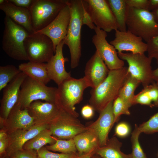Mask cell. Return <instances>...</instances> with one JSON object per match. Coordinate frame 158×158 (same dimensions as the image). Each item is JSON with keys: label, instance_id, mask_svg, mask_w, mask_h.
<instances>
[{"label": "cell", "instance_id": "obj_19", "mask_svg": "<svg viewBox=\"0 0 158 158\" xmlns=\"http://www.w3.org/2000/svg\"><path fill=\"white\" fill-rule=\"evenodd\" d=\"M64 40L56 47L55 54L47 63L49 76L58 86L65 80L71 77L70 72L65 69V63L68 61L67 57H64L63 52Z\"/></svg>", "mask_w": 158, "mask_h": 158}, {"label": "cell", "instance_id": "obj_33", "mask_svg": "<svg viewBox=\"0 0 158 158\" xmlns=\"http://www.w3.org/2000/svg\"><path fill=\"white\" fill-rule=\"evenodd\" d=\"M138 128L141 133L147 134L158 133V112L140 125Z\"/></svg>", "mask_w": 158, "mask_h": 158}, {"label": "cell", "instance_id": "obj_28", "mask_svg": "<svg viewBox=\"0 0 158 158\" xmlns=\"http://www.w3.org/2000/svg\"><path fill=\"white\" fill-rule=\"evenodd\" d=\"M140 84L139 81L130 74L120 90L118 97L129 108L133 105L135 91Z\"/></svg>", "mask_w": 158, "mask_h": 158}, {"label": "cell", "instance_id": "obj_14", "mask_svg": "<svg viewBox=\"0 0 158 158\" xmlns=\"http://www.w3.org/2000/svg\"><path fill=\"white\" fill-rule=\"evenodd\" d=\"M113 102H111L99 112V116L95 121L86 126L87 130L92 132L97 138L99 147L106 144L109 140V133L114 123Z\"/></svg>", "mask_w": 158, "mask_h": 158}, {"label": "cell", "instance_id": "obj_2", "mask_svg": "<svg viewBox=\"0 0 158 158\" xmlns=\"http://www.w3.org/2000/svg\"><path fill=\"white\" fill-rule=\"evenodd\" d=\"M67 3L70 8L71 18L64 43L69 50L71 67L74 68L78 66L81 56L83 2V0H68Z\"/></svg>", "mask_w": 158, "mask_h": 158}, {"label": "cell", "instance_id": "obj_53", "mask_svg": "<svg viewBox=\"0 0 158 158\" xmlns=\"http://www.w3.org/2000/svg\"></svg>", "mask_w": 158, "mask_h": 158}, {"label": "cell", "instance_id": "obj_7", "mask_svg": "<svg viewBox=\"0 0 158 158\" xmlns=\"http://www.w3.org/2000/svg\"><path fill=\"white\" fill-rule=\"evenodd\" d=\"M67 2V0H34L29 9L35 32L49 24Z\"/></svg>", "mask_w": 158, "mask_h": 158}, {"label": "cell", "instance_id": "obj_39", "mask_svg": "<svg viewBox=\"0 0 158 158\" xmlns=\"http://www.w3.org/2000/svg\"><path fill=\"white\" fill-rule=\"evenodd\" d=\"M7 157L9 158H38L37 152L23 149L13 152Z\"/></svg>", "mask_w": 158, "mask_h": 158}, {"label": "cell", "instance_id": "obj_5", "mask_svg": "<svg viewBox=\"0 0 158 158\" xmlns=\"http://www.w3.org/2000/svg\"><path fill=\"white\" fill-rule=\"evenodd\" d=\"M89 86L85 78L72 77L66 80L58 86L56 103L60 108L77 117L75 105L82 100L84 90Z\"/></svg>", "mask_w": 158, "mask_h": 158}, {"label": "cell", "instance_id": "obj_8", "mask_svg": "<svg viewBox=\"0 0 158 158\" xmlns=\"http://www.w3.org/2000/svg\"><path fill=\"white\" fill-rule=\"evenodd\" d=\"M24 44L28 60L31 62L47 63L55 52L52 40L43 34L29 33Z\"/></svg>", "mask_w": 158, "mask_h": 158}, {"label": "cell", "instance_id": "obj_17", "mask_svg": "<svg viewBox=\"0 0 158 158\" xmlns=\"http://www.w3.org/2000/svg\"><path fill=\"white\" fill-rule=\"evenodd\" d=\"M35 125H49L58 116L61 109L56 103L37 100L27 108Z\"/></svg>", "mask_w": 158, "mask_h": 158}, {"label": "cell", "instance_id": "obj_25", "mask_svg": "<svg viewBox=\"0 0 158 158\" xmlns=\"http://www.w3.org/2000/svg\"><path fill=\"white\" fill-rule=\"evenodd\" d=\"M122 143L116 137L109 139L103 146L98 147L96 152L102 158H133L131 154H126L121 150Z\"/></svg>", "mask_w": 158, "mask_h": 158}, {"label": "cell", "instance_id": "obj_23", "mask_svg": "<svg viewBox=\"0 0 158 158\" xmlns=\"http://www.w3.org/2000/svg\"><path fill=\"white\" fill-rule=\"evenodd\" d=\"M18 68L27 75L46 85L51 80L48 72L47 63L29 61L20 64Z\"/></svg>", "mask_w": 158, "mask_h": 158}, {"label": "cell", "instance_id": "obj_15", "mask_svg": "<svg viewBox=\"0 0 158 158\" xmlns=\"http://www.w3.org/2000/svg\"><path fill=\"white\" fill-rule=\"evenodd\" d=\"M142 39L129 31L115 30V37L110 43L118 53L123 51H130L133 54H143L147 51V44Z\"/></svg>", "mask_w": 158, "mask_h": 158}, {"label": "cell", "instance_id": "obj_3", "mask_svg": "<svg viewBox=\"0 0 158 158\" xmlns=\"http://www.w3.org/2000/svg\"><path fill=\"white\" fill-rule=\"evenodd\" d=\"M4 24L2 42L3 51L9 56L15 60H28L24 42L30 33L6 16Z\"/></svg>", "mask_w": 158, "mask_h": 158}, {"label": "cell", "instance_id": "obj_26", "mask_svg": "<svg viewBox=\"0 0 158 158\" xmlns=\"http://www.w3.org/2000/svg\"><path fill=\"white\" fill-rule=\"evenodd\" d=\"M56 138L51 135L49 129L44 130L24 145L23 149L37 152L42 147L56 142Z\"/></svg>", "mask_w": 158, "mask_h": 158}, {"label": "cell", "instance_id": "obj_21", "mask_svg": "<svg viewBox=\"0 0 158 158\" xmlns=\"http://www.w3.org/2000/svg\"><path fill=\"white\" fill-rule=\"evenodd\" d=\"M35 125L34 119L27 109H22L15 105L7 119L4 120L3 129L8 133L19 129L29 128Z\"/></svg>", "mask_w": 158, "mask_h": 158}, {"label": "cell", "instance_id": "obj_6", "mask_svg": "<svg viewBox=\"0 0 158 158\" xmlns=\"http://www.w3.org/2000/svg\"><path fill=\"white\" fill-rule=\"evenodd\" d=\"M57 90V87H48L27 76L21 85L15 105L23 109L37 100L56 103Z\"/></svg>", "mask_w": 158, "mask_h": 158}, {"label": "cell", "instance_id": "obj_49", "mask_svg": "<svg viewBox=\"0 0 158 158\" xmlns=\"http://www.w3.org/2000/svg\"><path fill=\"white\" fill-rule=\"evenodd\" d=\"M5 0H0V5L3 4L5 1Z\"/></svg>", "mask_w": 158, "mask_h": 158}, {"label": "cell", "instance_id": "obj_27", "mask_svg": "<svg viewBox=\"0 0 158 158\" xmlns=\"http://www.w3.org/2000/svg\"><path fill=\"white\" fill-rule=\"evenodd\" d=\"M117 22L118 30L121 31L127 30L126 12L127 6L125 0H107Z\"/></svg>", "mask_w": 158, "mask_h": 158}, {"label": "cell", "instance_id": "obj_31", "mask_svg": "<svg viewBox=\"0 0 158 158\" xmlns=\"http://www.w3.org/2000/svg\"><path fill=\"white\" fill-rule=\"evenodd\" d=\"M142 133L136 124L135 125L134 129L131 133V142L133 158H147L144 152L139 140L140 135Z\"/></svg>", "mask_w": 158, "mask_h": 158}, {"label": "cell", "instance_id": "obj_40", "mask_svg": "<svg viewBox=\"0 0 158 158\" xmlns=\"http://www.w3.org/2000/svg\"><path fill=\"white\" fill-rule=\"evenodd\" d=\"M127 6L136 8L147 10L148 0H125Z\"/></svg>", "mask_w": 158, "mask_h": 158}, {"label": "cell", "instance_id": "obj_52", "mask_svg": "<svg viewBox=\"0 0 158 158\" xmlns=\"http://www.w3.org/2000/svg\"><path fill=\"white\" fill-rule=\"evenodd\" d=\"M157 84H158V82H156Z\"/></svg>", "mask_w": 158, "mask_h": 158}, {"label": "cell", "instance_id": "obj_51", "mask_svg": "<svg viewBox=\"0 0 158 158\" xmlns=\"http://www.w3.org/2000/svg\"><path fill=\"white\" fill-rule=\"evenodd\" d=\"M5 158H9L8 157H5Z\"/></svg>", "mask_w": 158, "mask_h": 158}, {"label": "cell", "instance_id": "obj_24", "mask_svg": "<svg viewBox=\"0 0 158 158\" xmlns=\"http://www.w3.org/2000/svg\"><path fill=\"white\" fill-rule=\"evenodd\" d=\"M73 139L77 150L80 154L92 153L99 147L96 137L88 130L78 134Z\"/></svg>", "mask_w": 158, "mask_h": 158}, {"label": "cell", "instance_id": "obj_43", "mask_svg": "<svg viewBox=\"0 0 158 158\" xmlns=\"http://www.w3.org/2000/svg\"><path fill=\"white\" fill-rule=\"evenodd\" d=\"M8 1L17 6L29 9L34 0H8Z\"/></svg>", "mask_w": 158, "mask_h": 158}, {"label": "cell", "instance_id": "obj_30", "mask_svg": "<svg viewBox=\"0 0 158 158\" xmlns=\"http://www.w3.org/2000/svg\"><path fill=\"white\" fill-rule=\"evenodd\" d=\"M21 71L12 65L0 66V91L15 78Z\"/></svg>", "mask_w": 158, "mask_h": 158}, {"label": "cell", "instance_id": "obj_41", "mask_svg": "<svg viewBox=\"0 0 158 158\" xmlns=\"http://www.w3.org/2000/svg\"><path fill=\"white\" fill-rule=\"evenodd\" d=\"M83 11L82 18L83 25H86L91 29L94 30L96 26L93 23L87 9L84 0H83Z\"/></svg>", "mask_w": 158, "mask_h": 158}, {"label": "cell", "instance_id": "obj_22", "mask_svg": "<svg viewBox=\"0 0 158 158\" xmlns=\"http://www.w3.org/2000/svg\"><path fill=\"white\" fill-rule=\"evenodd\" d=\"M0 9L13 22L24 28L30 33L35 32L29 9L17 6L8 0L0 5Z\"/></svg>", "mask_w": 158, "mask_h": 158}, {"label": "cell", "instance_id": "obj_18", "mask_svg": "<svg viewBox=\"0 0 158 158\" xmlns=\"http://www.w3.org/2000/svg\"><path fill=\"white\" fill-rule=\"evenodd\" d=\"M49 125H35L30 128L17 130L8 133V142L5 157L17 151L23 149L28 141L34 138L40 132L49 129Z\"/></svg>", "mask_w": 158, "mask_h": 158}, {"label": "cell", "instance_id": "obj_35", "mask_svg": "<svg viewBox=\"0 0 158 158\" xmlns=\"http://www.w3.org/2000/svg\"><path fill=\"white\" fill-rule=\"evenodd\" d=\"M146 43L148 56L154 59L158 64V35L151 39Z\"/></svg>", "mask_w": 158, "mask_h": 158}, {"label": "cell", "instance_id": "obj_1", "mask_svg": "<svg viewBox=\"0 0 158 158\" xmlns=\"http://www.w3.org/2000/svg\"><path fill=\"white\" fill-rule=\"evenodd\" d=\"M130 75L126 66L109 70L106 78L90 91V104L99 112L118 97L120 89Z\"/></svg>", "mask_w": 158, "mask_h": 158}, {"label": "cell", "instance_id": "obj_44", "mask_svg": "<svg viewBox=\"0 0 158 158\" xmlns=\"http://www.w3.org/2000/svg\"><path fill=\"white\" fill-rule=\"evenodd\" d=\"M8 142V137L0 140V155L1 157H5Z\"/></svg>", "mask_w": 158, "mask_h": 158}, {"label": "cell", "instance_id": "obj_38", "mask_svg": "<svg viewBox=\"0 0 158 158\" xmlns=\"http://www.w3.org/2000/svg\"><path fill=\"white\" fill-rule=\"evenodd\" d=\"M130 127L127 123L121 122L116 126L115 129V135L120 138H125L130 133Z\"/></svg>", "mask_w": 158, "mask_h": 158}, {"label": "cell", "instance_id": "obj_9", "mask_svg": "<svg viewBox=\"0 0 158 158\" xmlns=\"http://www.w3.org/2000/svg\"><path fill=\"white\" fill-rule=\"evenodd\" d=\"M119 58L127 62L128 71L130 75L142 84L144 87L151 84L154 81L151 66L152 59L144 54L132 53H118Z\"/></svg>", "mask_w": 158, "mask_h": 158}, {"label": "cell", "instance_id": "obj_20", "mask_svg": "<svg viewBox=\"0 0 158 158\" xmlns=\"http://www.w3.org/2000/svg\"><path fill=\"white\" fill-rule=\"evenodd\" d=\"M109 70L96 51L86 63L85 76L89 87L94 88L107 77Z\"/></svg>", "mask_w": 158, "mask_h": 158}, {"label": "cell", "instance_id": "obj_12", "mask_svg": "<svg viewBox=\"0 0 158 158\" xmlns=\"http://www.w3.org/2000/svg\"><path fill=\"white\" fill-rule=\"evenodd\" d=\"M94 30L95 34L92 42L108 69L115 70L124 66V62L119 58L116 49L107 41V32L96 27Z\"/></svg>", "mask_w": 158, "mask_h": 158}, {"label": "cell", "instance_id": "obj_46", "mask_svg": "<svg viewBox=\"0 0 158 158\" xmlns=\"http://www.w3.org/2000/svg\"><path fill=\"white\" fill-rule=\"evenodd\" d=\"M152 77L154 81L158 82V68L152 71Z\"/></svg>", "mask_w": 158, "mask_h": 158}, {"label": "cell", "instance_id": "obj_13", "mask_svg": "<svg viewBox=\"0 0 158 158\" xmlns=\"http://www.w3.org/2000/svg\"><path fill=\"white\" fill-rule=\"evenodd\" d=\"M70 18V8L67 2L49 24L43 29L35 32L43 34L49 37L52 40L56 51L57 45L66 36Z\"/></svg>", "mask_w": 158, "mask_h": 158}, {"label": "cell", "instance_id": "obj_50", "mask_svg": "<svg viewBox=\"0 0 158 158\" xmlns=\"http://www.w3.org/2000/svg\"><path fill=\"white\" fill-rule=\"evenodd\" d=\"M80 157H77V156L75 158H80Z\"/></svg>", "mask_w": 158, "mask_h": 158}, {"label": "cell", "instance_id": "obj_4", "mask_svg": "<svg viewBox=\"0 0 158 158\" xmlns=\"http://www.w3.org/2000/svg\"><path fill=\"white\" fill-rule=\"evenodd\" d=\"M126 15L127 30L146 43L158 35V25L152 12L127 6Z\"/></svg>", "mask_w": 158, "mask_h": 158}, {"label": "cell", "instance_id": "obj_29", "mask_svg": "<svg viewBox=\"0 0 158 158\" xmlns=\"http://www.w3.org/2000/svg\"><path fill=\"white\" fill-rule=\"evenodd\" d=\"M45 146L49 150L63 153L75 154L77 150L73 138L63 140L56 138L55 143Z\"/></svg>", "mask_w": 158, "mask_h": 158}, {"label": "cell", "instance_id": "obj_48", "mask_svg": "<svg viewBox=\"0 0 158 158\" xmlns=\"http://www.w3.org/2000/svg\"><path fill=\"white\" fill-rule=\"evenodd\" d=\"M92 153L81 155L80 158H91Z\"/></svg>", "mask_w": 158, "mask_h": 158}, {"label": "cell", "instance_id": "obj_16", "mask_svg": "<svg viewBox=\"0 0 158 158\" xmlns=\"http://www.w3.org/2000/svg\"><path fill=\"white\" fill-rule=\"evenodd\" d=\"M27 76L21 72L3 89V96L0 101V117L5 120L16 104L21 85Z\"/></svg>", "mask_w": 158, "mask_h": 158}, {"label": "cell", "instance_id": "obj_10", "mask_svg": "<svg viewBox=\"0 0 158 158\" xmlns=\"http://www.w3.org/2000/svg\"><path fill=\"white\" fill-rule=\"evenodd\" d=\"M52 136L59 139L68 140L87 130L76 117L61 109L57 117L49 125Z\"/></svg>", "mask_w": 158, "mask_h": 158}, {"label": "cell", "instance_id": "obj_34", "mask_svg": "<svg viewBox=\"0 0 158 158\" xmlns=\"http://www.w3.org/2000/svg\"><path fill=\"white\" fill-rule=\"evenodd\" d=\"M38 158H75L77 156L74 153H58L51 152L44 146L37 152Z\"/></svg>", "mask_w": 158, "mask_h": 158}, {"label": "cell", "instance_id": "obj_11", "mask_svg": "<svg viewBox=\"0 0 158 158\" xmlns=\"http://www.w3.org/2000/svg\"><path fill=\"white\" fill-rule=\"evenodd\" d=\"M95 26L107 32L118 30V25L107 0H84Z\"/></svg>", "mask_w": 158, "mask_h": 158}, {"label": "cell", "instance_id": "obj_42", "mask_svg": "<svg viewBox=\"0 0 158 158\" xmlns=\"http://www.w3.org/2000/svg\"><path fill=\"white\" fill-rule=\"evenodd\" d=\"M95 109L90 104H87L83 106L81 111L82 116L86 119H89L92 118L94 114Z\"/></svg>", "mask_w": 158, "mask_h": 158}, {"label": "cell", "instance_id": "obj_47", "mask_svg": "<svg viewBox=\"0 0 158 158\" xmlns=\"http://www.w3.org/2000/svg\"><path fill=\"white\" fill-rule=\"evenodd\" d=\"M156 22L158 25V9L152 12Z\"/></svg>", "mask_w": 158, "mask_h": 158}, {"label": "cell", "instance_id": "obj_45", "mask_svg": "<svg viewBox=\"0 0 158 158\" xmlns=\"http://www.w3.org/2000/svg\"><path fill=\"white\" fill-rule=\"evenodd\" d=\"M158 9V0H148L147 10L152 12Z\"/></svg>", "mask_w": 158, "mask_h": 158}, {"label": "cell", "instance_id": "obj_37", "mask_svg": "<svg viewBox=\"0 0 158 158\" xmlns=\"http://www.w3.org/2000/svg\"><path fill=\"white\" fill-rule=\"evenodd\" d=\"M151 99L154 107H158V84L154 81L151 84L145 87Z\"/></svg>", "mask_w": 158, "mask_h": 158}, {"label": "cell", "instance_id": "obj_32", "mask_svg": "<svg viewBox=\"0 0 158 158\" xmlns=\"http://www.w3.org/2000/svg\"><path fill=\"white\" fill-rule=\"evenodd\" d=\"M129 108L119 97H117L114 101L113 105L114 123L118 121L121 115H130V113Z\"/></svg>", "mask_w": 158, "mask_h": 158}, {"label": "cell", "instance_id": "obj_36", "mask_svg": "<svg viewBox=\"0 0 158 158\" xmlns=\"http://www.w3.org/2000/svg\"><path fill=\"white\" fill-rule=\"evenodd\" d=\"M137 104L148 106L151 108L154 107L151 99L144 88L141 91L135 95L133 105Z\"/></svg>", "mask_w": 158, "mask_h": 158}]
</instances>
